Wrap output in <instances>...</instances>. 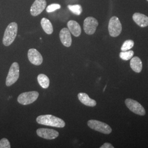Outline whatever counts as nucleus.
<instances>
[{
  "mask_svg": "<svg viewBox=\"0 0 148 148\" xmlns=\"http://www.w3.org/2000/svg\"><path fill=\"white\" fill-rule=\"evenodd\" d=\"M87 125L90 128L106 134H109L112 132L110 126L104 122L96 120H90L87 122Z\"/></svg>",
  "mask_w": 148,
  "mask_h": 148,
  "instance_id": "obj_3",
  "label": "nucleus"
},
{
  "mask_svg": "<svg viewBox=\"0 0 148 148\" xmlns=\"http://www.w3.org/2000/svg\"><path fill=\"white\" fill-rule=\"evenodd\" d=\"M36 121L38 124L51 127L63 128L65 123L63 120L52 115H43L38 116Z\"/></svg>",
  "mask_w": 148,
  "mask_h": 148,
  "instance_id": "obj_1",
  "label": "nucleus"
},
{
  "mask_svg": "<svg viewBox=\"0 0 148 148\" xmlns=\"http://www.w3.org/2000/svg\"><path fill=\"white\" fill-rule=\"evenodd\" d=\"M134 42L133 40H128L123 42L121 48V49L123 52L130 50L134 46Z\"/></svg>",
  "mask_w": 148,
  "mask_h": 148,
  "instance_id": "obj_21",
  "label": "nucleus"
},
{
  "mask_svg": "<svg viewBox=\"0 0 148 148\" xmlns=\"http://www.w3.org/2000/svg\"><path fill=\"white\" fill-rule=\"evenodd\" d=\"M60 41L64 46L69 47L72 43V38L70 32L68 28L64 27L61 30L59 33Z\"/></svg>",
  "mask_w": 148,
  "mask_h": 148,
  "instance_id": "obj_12",
  "label": "nucleus"
},
{
  "mask_svg": "<svg viewBox=\"0 0 148 148\" xmlns=\"http://www.w3.org/2000/svg\"><path fill=\"white\" fill-rule=\"evenodd\" d=\"M147 1H148V0H147Z\"/></svg>",
  "mask_w": 148,
  "mask_h": 148,
  "instance_id": "obj_25",
  "label": "nucleus"
},
{
  "mask_svg": "<svg viewBox=\"0 0 148 148\" xmlns=\"http://www.w3.org/2000/svg\"><path fill=\"white\" fill-rule=\"evenodd\" d=\"M37 136L40 137L42 138L46 139H54L59 136L58 131L53 129H49L45 128H41L37 129L36 131Z\"/></svg>",
  "mask_w": 148,
  "mask_h": 148,
  "instance_id": "obj_9",
  "label": "nucleus"
},
{
  "mask_svg": "<svg viewBox=\"0 0 148 148\" xmlns=\"http://www.w3.org/2000/svg\"><path fill=\"white\" fill-rule=\"evenodd\" d=\"M47 2L46 0H35L30 8V13L34 16L40 14L46 8Z\"/></svg>",
  "mask_w": 148,
  "mask_h": 148,
  "instance_id": "obj_10",
  "label": "nucleus"
},
{
  "mask_svg": "<svg viewBox=\"0 0 148 148\" xmlns=\"http://www.w3.org/2000/svg\"><path fill=\"white\" fill-rule=\"evenodd\" d=\"M27 57L30 63L35 65H40L42 63V55L35 48H31L28 51Z\"/></svg>",
  "mask_w": 148,
  "mask_h": 148,
  "instance_id": "obj_11",
  "label": "nucleus"
},
{
  "mask_svg": "<svg viewBox=\"0 0 148 148\" xmlns=\"http://www.w3.org/2000/svg\"><path fill=\"white\" fill-rule=\"evenodd\" d=\"M77 96L79 101L85 106L93 107L97 105L96 101L91 99L88 95L85 93H79Z\"/></svg>",
  "mask_w": 148,
  "mask_h": 148,
  "instance_id": "obj_15",
  "label": "nucleus"
},
{
  "mask_svg": "<svg viewBox=\"0 0 148 148\" xmlns=\"http://www.w3.org/2000/svg\"><path fill=\"white\" fill-rule=\"evenodd\" d=\"M41 25L42 26L44 32H45L48 35H51L53 33V25L50 21L46 18H43L41 21Z\"/></svg>",
  "mask_w": 148,
  "mask_h": 148,
  "instance_id": "obj_17",
  "label": "nucleus"
},
{
  "mask_svg": "<svg viewBox=\"0 0 148 148\" xmlns=\"http://www.w3.org/2000/svg\"><path fill=\"white\" fill-rule=\"evenodd\" d=\"M68 8L74 14L79 16L82 12V6L79 5H68Z\"/></svg>",
  "mask_w": 148,
  "mask_h": 148,
  "instance_id": "obj_20",
  "label": "nucleus"
},
{
  "mask_svg": "<svg viewBox=\"0 0 148 148\" xmlns=\"http://www.w3.org/2000/svg\"><path fill=\"white\" fill-rule=\"evenodd\" d=\"M18 32V25L16 22L11 23L5 29L2 42L5 46H10L16 39Z\"/></svg>",
  "mask_w": 148,
  "mask_h": 148,
  "instance_id": "obj_2",
  "label": "nucleus"
},
{
  "mask_svg": "<svg viewBox=\"0 0 148 148\" xmlns=\"http://www.w3.org/2000/svg\"><path fill=\"white\" fill-rule=\"evenodd\" d=\"M37 81L43 88L47 89L49 86V79L45 74H41L37 76Z\"/></svg>",
  "mask_w": 148,
  "mask_h": 148,
  "instance_id": "obj_18",
  "label": "nucleus"
},
{
  "mask_svg": "<svg viewBox=\"0 0 148 148\" xmlns=\"http://www.w3.org/2000/svg\"><path fill=\"white\" fill-rule=\"evenodd\" d=\"M68 27L70 32L75 37H79L81 34V27L79 24L75 21H70L68 23Z\"/></svg>",
  "mask_w": 148,
  "mask_h": 148,
  "instance_id": "obj_14",
  "label": "nucleus"
},
{
  "mask_svg": "<svg viewBox=\"0 0 148 148\" xmlns=\"http://www.w3.org/2000/svg\"><path fill=\"white\" fill-rule=\"evenodd\" d=\"M61 7L60 5L58 3H53L48 5L46 8V12L47 13H51L56 10L60 9Z\"/></svg>",
  "mask_w": 148,
  "mask_h": 148,
  "instance_id": "obj_22",
  "label": "nucleus"
},
{
  "mask_svg": "<svg viewBox=\"0 0 148 148\" xmlns=\"http://www.w3.org/2000/svg\"><path fill=\"white\" fill-rule=\"evenodd\" d=\"M19 77V65L18 63L14 62L9 70L7 75L5 85L7 86H11L16 83Z\"/></svg>",
  "mask_w": 148,
  "mask_h": 148,
  "instance_id": "obj_5",
  "label": "nucleus"
},
{
  "mask_svg": "<svg viewBox=\"0 0 148 148\" xmlns=\"http://www.w3.org/2000/svg\"><path fill=\"white\" fill-rule=\"evenodd\" d=\"M98 26V21L92 16L86 18L84 23V29L85 33L91 35L95 34L97 27Z\"/></svg>",
  "mask_w": 148,
  "mask_h": 148,
  "instance_id": "obj_8",
  "label": "nucleus"
},
{
  "mask_svg": "<svg viewBox=\"0 0 148 148\" xmlns=\"http://www.w3.org/2000/svg\"><path fill=\"white\" fill-rule=\"evenodd\" d=\"M133 19L138 26L142 27L148 26V16L139 13H135L133 15Z\"/></svg>",
  "mask_w": 148,
  "mask_h": 148,
  "instance_id": "obj_13",
  "label": "nucleus"
},
{
  "mask_svg": "<svg viewBox=\"0 0 148 148\" xmlns=\"http://www.w3.org/2000/svg\"><path fill=\"white\" fill-rule=\"evenodd\" d=\"M101 148H114V147L110 144V143H104L103 145H101Z\"/></svg>",
  "mask_w": 148,
  "mask_h": 148,
  "instance_id": "obj_24",
  "label": "nucleus"
},
{
  "mask_svg": "<svg viewBox=\"0 0 148 148\" xmlns=\"http://www.w3.org/2000/svg\"><path fill=\"white\" fill-rule=\"evenodd\" d=\"M130 66L134 71L137 73H139L142 71L143 68L142 62L138 57H132L131 59Z\"/></svg>",
  "mask_w": 148,
  "mask_h": 148,
  "instance_id": "obj_16",
  "label": "nucleus"
},
{
  "mask_svg": "<svg viewBox=\"0 0 148 148\" xmlns=\"http://www.w3.org/2000/svg\"><path fill=\"white\" fill-rule=\"evenodd\" d=\"M134 55V52L132 50H128L127 51H122L120 53V57L123 60H128L132 58Z\"/></svg>",
  "mask_w": 148,
  "mask_h": 148,
  "instance_id": "obj_19",
  "label": "nucleus"
},
{
  "mask_svg": "<svg viewBox=\"0 0 148 148\" xmlns=\"http://www.w3.org/2000/svg\"><path fill=\"white\" fill-rule=\"evenodd\" d=\"M39 93L36 91H30L21 93L18 96L17 101L21 104L27 106L30 104L36 101Z\"/></svg>",
  "mask_w": 148,
  "mask_h": 148,
  "instance_id": "obj_6",
  "label": "nucleus"
},
{
  "mask_svg": "<svg viewBox=\"0 0 148 148\" xmlns=\"http://www.w3.org/2000/svg\"><path fill=\"white\" fill-rule=\"evenodd\" d=\"M122 25L119 18L116 16H112L108 24V30L111 37L119 36L122 32Z\"/></svg>",
  "mask_w": 148,
  "mask_h": 148,
  "instance_id": "obj_4",
  "label": "nucleus"
},
{
  "mask_svg": "<svg viewBox=\"0 0 148 148\" xmlns=\"http://www.w3.org/2000/svg\"><path fill=\"white\" fill-rule=\"evenodd\" d=\"M125 104L133 113L140 116H144L145 115L146 112L144 108L137 101L131 98H127L125 100Z\"/></svg>",
  "mask_w": 148,
  "mask_h": 148,
  "instance_id": "obj_7",
  "label": "nucleus"
},
{
  "mask_svg": "<svg viewBox=\"0 0 148 148\" xmlns=\"http://www.w3.org/2000/svg\"><path fill=\"white\" fill-rule=\"evenodd\" d=\"M11 144L9 140L5 138H2L0 140V148H10Z\"/></svg>",
  "mask_w": 148,
  "mask_h": 148,
  "instance_id": "obj_23",
  "label": "nucleus"
}]
</instances>
